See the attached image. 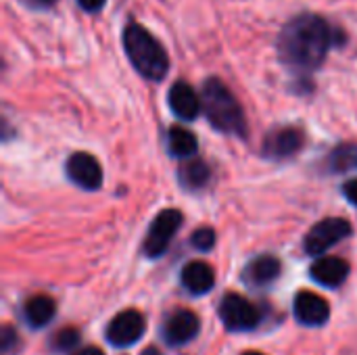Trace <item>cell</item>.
<instances>
[{"mask_svg":"<svg viewBox=\"0 0 357 355\" xmlns=\"http://www.w3.org/2000/svg\"><path fill=\"white\" fill-rule=\"evenodd\" d=\"M121 44L132 67L153 82H161L169 71V56L163 44L138 21H128L121 31Z\"/></svg>","mask_w":357,"mask_h":355,"instance_id":"7a4b0ae2","label":"cell"},{"mask_svg":"<svg viewBox=\"0 0 357 355\" xmlns=\"http://www.w3.org/2000/svg\"><path fill=\"white\" fill-rule=\"evenodd\" d=\"M343 195H345V197L357 207V180H349V182L343 186Z\"/></svg>","mask_w":357,"mask_h":355,"instance_id":"d4e9b609","label":"cell"},{"mask_svg":"<svg viewBox=\"0 0 357 355\" xmlns=\"http://www.w3.org/2000/svg\"><path fill=\"white\" fill-rule=\"evenodd\" d=\"M180 180L186 188H203L209 180V167L201 159H192L180 167Z\"/></svg>","mask_w":357,"mask_h":355,"instance_id":"ac0fdd59","label":"cell"},{"mask_svg":"<svg viewBox=\"0 0 357 355\" xmlns=\"http://www.w3.org/2000/svg\"><path fill=\"white\" fill-rule=\"evenodd\" d=\"M245 355H264V354H259V352H247Z\"/></svg>","mask_w":357,"mask_h":355,"instance_id":"83f0119b","label":"cell"},{"mask_svg":"<svg viewBox=\"0 0 357 355\" xmlns=\"http://www.w3.org/2000/svg\"><path fill=\"white\" fill-rule=\"evenodd\" d=\"M77 2V6L82 8V10H86V13H98L105 4H107V0H75Z\"/></svg>","mask_w":357,"mask_h":355,"instance_id":"cb8c5ba5","label":"cell"},{"mask_svg":"<svg viewBox=\"0 0 357 355\" xmlns=\"http://www.w3.org/2000/svg\"><path fill=\"white\" fill-rule=\"evenodd\" d=\"M167 105L172 109V113L184 121H192L199 117V113L203 111V103L201 96L197 94V90L188 84V82H174L169 92H167Z\"/></svg>","mask_w":357,"mask_h":355,"instance_id":"9c48e42d","label":"cell"},{"mask_svg":"<svg viewBox=\"0 0 357 355\" xmlns=\"http://www.w3.org/2000/svg\"><path fill=\"white\" fill-rule=\"evenodd\" d=\"M182 226V213L178 209H165L161 211L149 232H146V239H144V245H142V251L146 257H159L165 253V249L169 247L172 239L176 236V232L180 230Z\"/></svg>","mask_w":357,"mask_h":355,"instance_id":"8992f818","label":"cell"},{"mask_svg":"<svg viewBox=\"0 0 357 355\" xmlns=\"http://www.w3.org/2000/svg\"><path fill=\"white\" fill-rule=\"evenodd\" d=\"M167 149L174 157H192L199 149V142H197V136L182 128V126H172L169 132H167Z\"/></svg>","mask_w":357,"mask_h":355,"instance_id":"e0dca14e","label":"cell"},{"mask_svg":"<svg viewBox=\"0 0 357 355\" xmlns=\"http://www.w3.org/2000/svg\"><path fill=\"white\" fill-rule=\"evenodd\" d=\"M65 167H67L69 180L75 182L79 188H86V190L100 188V184H102V169H100V163L90 153H84V151L73 153L67 159Z\"/></svg>","mask_w":357,"mask_h":355,"instance_id":"ba28073f","label":"cell"},{"mask_svg":"<svg viewBox=\"0 0 357 355\" xmlns=\"http://www.w3.org/2000/svg\"><path fill=\"white\" fill-rule=\"evenodd\" d=\"M199 328L201 324H199L197 314H192L190 310H178L167 318L163 333H165V341L178 347V345L190 343L199 335Z\"/></svg>","mask_w":357,"mask_h":355,"instance_id":"7c38bea8","label":"cell"},{"mask_svg":"<svg viewBox=\"0 0 357 355\" xmlns=\"http://www.w3.org/2000/svg\"><path fill=\"white\" fill-rule=\"evenodd\" d=\"M17 349H19V335L10 324H4L0 333V352L4 355H13Z\"/></svg>","mask_w":357,"mask_h":355,"instance_id":"44dd1931","label":"cell"},{"mask_svg":"<svg viewBox=\"0 0 357 355\" xmlns=\"http://www.w3.org/2000/svg\"><path fill=\"white\" fill-rule=\"evenodd\" d=\"M54 312H56V305H54V301H52L50 297H46V295H36V297H31V299L25 303V308H23V316H25L27 324L33 326V328L46 326V324L54 318Z\"/></svg>","mask_w":357,"mask_h":355,"instance_id":"2e32d148","label":"cell"},{"mask_svg":"<svg viewBox=\"0 0 357 355\" xmlns=\"http://www.w3.org/2000/svg\"><path fill=\"white\" fill-rule=\"evenodd\" d=\"M280 270H282V266H280L278 257H274V255H259V257H255L247 266L243 278H245V282H249L253 287H268V285H272L280 276Z\"/></svg>","mask_w":357,"mask_h":355,"instance_id":"9a60e30c","label":"cell"},{"mask_svg":"<svg viewBox=\"0 0 357 355\" xmlns=\"http://www.w3.org/2000/svg\"><path fill=\"white\" fill-rule=\"evenodd\" d=\"M140 355H161L159 354V349H155V347H149V349H144Z\"/></svg>","mask_w":357,"mask_h":355,"instance_id":"4316f807","label":"cell"},{"mask_svg":"<svg viewBox=\"0 0 357 355\" xmlns=\"http://www.w3.org/2000/svg\"><path fill=\"white\" fill-rule=\"evenodd\" d=\"M328 169L347 172L357 169V144H341L328 155Z\"/></svg>","mask_w":357,"mask_h":355,"instance_id":"d6986e66","label":"cell"},{"mask_svg":"<svg viewBox=\"0 0 357 355\" xmlns=\"http://www.w3.org/2000/svg\"><path fill=\"white\" fill-rule=\"evenodd\" d=\"M351 224L343 218H326L322 222H318L305 236V253L320 257L322 253H326L331 247H335L337 243H341L343 239H347L351 234Z\"/></svg>","mask_w":357,"mask_h":355,"instance_id":"277c9868","label":"cell"},{"mask_svg":"<svg viewBox=\"0 0 357 355\" xmlns=\"http://www.w3.org/2000/svg\"><path fill=\"white\" fill-rule=\"evenodd\" d=\"M77 341H79V333L75 328L67 326V328H61L52 337V349H56V352H69V349H73L77 345Z\"/></svg>","mask_w":357,"mask_h":355,"instance_id":"ffe728a7","label":"cell"},{"mask_svg":"<svg viewBox=\"0 0 357 355\" xmlns=\"http://www.w3.org/2000/svg\"><path fill=\"white\" fill-rule=\"evenodd\" d=\"M345 33L328 19L316 13L291 17L278 31L276 50L284 67L295 73H312L326 61L335 46H343Z\"/></svg>","mask_w":357,"mask_h":355,"instance_id":"6da1fadb","label":"cell"},{"mask_svg":"<svg viewBox=\"0 0 357 355\" xmlns=\"http://www.w3.org/2000/svg\"><path fill=\"white\" fill-rule=\"evenodd\" d=\"M201 103H203L205 117L215 130L232 136L247 134V119L243 107L232 94V90L220 77H207L203 82Z\"/></svg>","mask_w":357,"mask_h":355,"instance_id":"3957f363","label":"cell"},{"mask_svg":"<svg viewBox=\"0 0 357 355\" xmlns=\"http://www.w3.org/2000/svg\"><path fill=\"white\" fill-rule=\"evenodd\" d=\"M220 318L224 326L232 333H245L259 324V310L243 295L228 293L220 303Z\"/></svg>","mask_w":357,"mask_h":355,"instance_id":"5b68a950","label":"cell"},{"mask_svg":"<svg viewBox=\"0 0 357 355\" xmlns=\"http://www.w3.org/2000/svg\"><path fill=\"white\" fill-rule=\"evenodd\" d=\"M190 243H192V247L199 249V251H209V249L215 245V232H213L211 228H207V226H205V228H199V230L192 232Z\"/></svg>","mask_w":357,"mask_h":355,"instance_id":"7402d4cb","label":"cell"},{"mask_svg":"<svg viewBox=\"0 0 357 355\" xmlns=\"http://www.w3.org/2000/svg\"><path fill=\"white\" fill-rule=\"evenodd\" d=\"M303 132L293 128V126H284V128H276L272 130L266 140H264V153L272 159H284L295 155L301 146H303Z\"/></svg>","mask_w":357,"mask_h":355,"instance_id":"30bf717a","label":"cell"},{"mask_svg":"<svg viewBox=\"0 0 357 355\" xmlns=\"http://www.w3.org/2000/svg\"><path fill=\"white\" fill-rule=\"evenodd\" d=\"M144 335V318L138 310L119 312L107 326V339L115 347H130Z\"/></svg>","mask_w":357,"mask_h":355,"instance_id":"52a82bcc","label":"cell"},{"mask_svg":"<svg viewBox=\"0 0 357 355\" xmlns=\"http://www.w3.org/2000/svg\"><path fill=\"white\" fill-rule=\"evenodd\" d=\"M349 264L343 257H320L314 266H312V278L322 285V287H339L347 280L349 276Z\"/></svg>","mask_w":357,"mask_h":355,"instance_id":"4fadbf2b","label":"cell"},{"mask_svg":"<svg viewBox=\"0 0 357 355\" xmlns=\"http://www.w3.org/2000/svg\"><path fill=\"white\" fill-rule=\"evenodd\" d=\"M29 10H48L56 4V0H19Z\"/></svg>","mask_w":357,"mask_h":355,"instance_id":"603a6c76","label":"cell"},{"mask_svg":"<svg viewBox=\"0 0 357 355\" xmlns=\"http://www.w3.org/2000/svg\"><path fill=\"white\" fill-rule=\"evenodd\" d=\"M295 318L305 324V326H322L326 324L328 316H331V308L326 303V299H322L316 293L310 291H301L295 297Z\"/></svg>","mask_w":357,"mask_h":355,"instance_id":"8fae6325","label":"cell"},{"mask_svg":"<svg viewBox=\"0 0 357 355\" xmlns=\"http://www.w3.org/2000/svg\"><path fill=\"white\" fill-rule=\"evenodd\" d=\"M73 355H105V354H102V349H98V347H84V349L75 352Z\"/></svg>","mask_w":357,"mask_h":355,"instance_id":"484cf974","label":"cell"},{"mask_svg":"<svg viewBox=\"0 0 357 355\" xmlns=\"http://www.w3.org/2000/svg\"><path fill=\"white\" fill-rule=\"evenodd\" d=\"M182 285L192 295H205L215 285V274L205 262H190L182 270Z\"/></svg>","mask_w":357,"mask_h":355,"instance_id":"5bb4252c","label":"cell"}]
</instances>
